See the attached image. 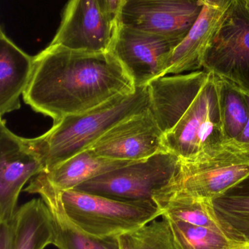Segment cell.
I'll list each match as a JSON object with an SVG mask.
<instances>
[{"label":"cell","instance_id":"ac0fdd59","mask_svg":"<svg viewBox=\"0 0 249 249\" xmlns=\"http://www.w3.org/2000/svg\"><path fill=\"white\" fill-rule=\"evenodd\" d=\"M211 203L226 235L249 246V175Z\"/></svg>","mask_w":249,"mask_h":249},{"label":"cell","instance_id":"e0dca14e","mask_svg":"<svg viewBox=\"0 0 249 249\" xmlns=\"http://www.w3.org/2000/svg\"><path fill=\"white\" fill-rule=\"evenodd\" d=\"M131 162H133L103 158L89 148L43 173L53 187L59 191H66L74 190L89 180Z\"/></svg>","mask_w":249,"mask_h":249},{"label":"cell","instance_id":"44dd1931","mask_svg":"<svg viewBox=\"0 0 249 249\" xmlns=\"http://www.w3.org/2000/svg\"><path fill=\"white\" fill-rule=\"evenodd\" d=\"M217 84L221 121L226 145L237 139L247 126L249 118L248 98L245 93L219 77Z\"/></svg>","mask_w":249,"mask_h":249},{"label":"cell","instance_id":"6da1fadb","mask_svg":"<svg viewBox=\"0 0 249 249\" xmlns=\"http://www.w3.org/2000/svg\"><path fill=\"white\" fill-rule=\"evenodd\" d=\"M134 89L111 51L81 52L49 45L35 55L23 97L33 110L56 123Z\"/></svg>","mask_w":249,"mask_h":249},{"label":"cell","instance_id":"9c48e42d","mask_svg":"<svg viewBox=\"0 0 249 249\" xmlns=\"http://www.w3.org/2000/svg\"><path fill=\"white\" fill-rule=\"evenodd\" d=\"M176 46L159 35L117 25L110 51L137 88L163 77L170 55Z\"/></svg>","mask_w":249,"mask_h":249},{"label":"cell","instance_id":"83f0119b","mask_svg":"<svg viewBox=\"0 0 249 249\" xmlns=\"http://www.w3.org/2000/svg\"><path fill=\"white\" fill-rule=\"evenodd\" d=\"M125 1H126V0H125ZM124 2H125V1H124Z\"/></svg>","mask_w":249,"mask_h":249},{"label":"cell","instance_id":"5bb4252c","mask_svg":"<svg viewBox=\"0 0 249 249\" xmlns=\"http://www.w3.org/2000/svg\"><path fill=\"white\" fill-rule=\"evenodd\" d=\"M38 194L51 211L56 232L54 246L58 249H119L118 238L91 236L76 226L66 215L59 190L53 187L43 172L37 175L24 190Z\"/></svg>","mask_w":249,"mask_h":249},{"label":"cell","instance_id":"d4e9b609","mask_svg":"<svg viewBox=\"0 0 249 249\" xmlns=\"http://www.w3.org/2000/svg\"><path fill=\"white\" fill-rule=\"evenodd\" d=\"M0 249H14V228L11 220L0 222Z\"/></svg>","mask_w":249,"mask_h":249},{"label":"cell","instance_id":"277c9868","mask_svg":"<svg viewBox=\"0 0 249 249\" xmlns=\"http://www.w3.org/2000/svg\"><path fill=\"white\" fill-rule=\"evenodd\" d=\"M59 193L67 217L95 238H117L162 215L154 201L118 200L77 190Z\"/></svg>","mask_w":249,"mask_h":249},{"label":"cell","instance_id":"3957f363","mask_svg":"<svg viewBox=\"0 0 249 249\" xmlns=\"http://www.w3.org/2000/svg\"><path fill=\"white\" fill-rule=\"evenodd\" d=\"M150 108L148 86L77 115H69L39 137L32 139L45 163V171L92 147L115 124Z\"/></svg>","mask_w":249,"mask_h":249},{"label":"cell","instance_id":"8992f818","mask_svg":"<svg viewBox=\"0 0 249 249\" xmlns=\"http://www.w3.org/2000/svg\"><path fill=\"white\" fill-rule=\"evenodd\" d=\"M202 69L249 97V7L235 0L205 53Z\"/></svg>","mask_w":249,"mask_h":249},{"label":"cell","instance_id":"484cf974","mask_svg":"<svg viewBox=\"0 0 249 249\" xmlns=\"http://www.w3.org/2000/svg\"><path fill=\"white\" fill-rule=\"evenodd\" d=\"M244 2L246 3L247 6L249 7V0H244Z\"/></svg>","mask_w":249,"mask_h":249},{"label":"cell","instance_id":"7a4b0ae2","mask_svg":"<svg viewBox=\"0 0 249 249\" xmlns=\"http://www.w3.org/2000/svg\"><path fill=\"white\" fill-rule=\"evenodd\" d=\"M148 89L167 151L181 161L199 162L225 149L216 76L204 70L166 75Z\"/></svg>","mask_w":249,"mask_h":249},{"label":"cell","instance_id":"4fadbf2b","mask_svg":"<svg viewBox=\"0 0 249 249\" xmlns=\"http://www.w3.org/2000/svg\"><path fill=\"white\" fill-rule=\"evenodd\" d=\"M235 1L203 0V9L188 35L171 53L164 76L202 70L205 53Z\"/></svg>","mask_w":249,"mask_h":249},{"label":"cell","instance_id":"2e32d148","mask_svg":"<svg viewBox=\"0 0 249 249\" xmlns=\"http://www.w3.org/2000/svg\"><path fill=\"white\" fill-rule=\"evenodd\" d=\"M11 221L14 249H45L54 246L56 232L52 214L41 197L22 205Z\"/></svg>","mask_w":249,"mask_h":249},{"label":"cell","instance_id":"7c38bea8","mask_svg":"<svg viewBox=\"0 0 249 249\" xmlns=\"http://www.w3.org/2000/svg\"><path fill=\"white\" fill-rule=\"evenodd\" d=\"M91 149L103 158L127 162L143 160L167 151L163 133L150 108L115 124Z\"/></svg>","mask_w":249,"mask_h":249},{"label":"cell","instance_id":"ffe728a7","mask_svg":"<svg viewBox=\"0 0 249 249\" xmlns=\"http://www.w3.org/2000/svg\"><path fill=\"white\" fill-rule=\"evenodd\" d=\"M169 224L177 249H244L249 246L234 241L223 232L162 216Z\"/></svg>","mask_w":249,"mask_h":249},{"label":"cell","instance_id":"603a6c76","mask_svg":"<svg viewBox=\"0 0 249 249\" xmlns=\"http://www.w3.org/2000/svg\"><path fill=\"white\" fill-rule=\"evenodd\" d=\"M248 102L249 105V97ZM225 147L232 152H236L241 155L249 158V118L247 126L239 136L232 142H229L225 145Z\"/></svg>","mask_w":249,"mask_h":249},{"label":"cell","instance_id":"cb8c5ba5","mask_svg":"<svg viewBox=\"0 0 249 249\" xmlns=\"http://www.w3.org/2000/svg\"><path fill=\"white\" fill-rule=\"evenodd\" d=\"M124 1L125 0H97L102 13L111 23L116 26Z\"/></svg>","mask_w":249,"mask_h":249},{"label":"cell","instance_id":"7402d4cb","mask_svg":"<svg viewBox=\"0 0 249 249\" xmlns=\"http://www.w3.org/2000/svg\"><path fill=\"white\" fill-rule=\"evenodd\" d=\"M117 238L119 249H177L169 224L163 218Z\"/></svg>","mask_w":249,"mask_h":249},{"label":"cell","instance_id":"9a60e30c","mask_svg":"<svg viewBox=\"0 0 249 249\" xmlns=\"http://www.w3.org/2000/svg\"><path fill=\"white\" fill-rule=\"evenodd\" d=\"M35 56L19 48L0 30V115L20 108L19 98L30 81Z\"/></svg>","mask_w":249,"mask_h":249},{"label":"cell","instance_id":"52a82bcc","mask_svg":"<svg viewBox=\"0 0 249 249\" xmlns=\"http://www.w3.org/2000/svg\"><path fill=\"white\" fill-rule=\"evenodd\" d=\"M203 6V0H126L117 25L159 35L178 46Z\"/></svg>","mask_w":249,"mask_h":249},{"label":"cell","instance_id":"d6986e66","mask_svg":"<svg viewBox=\"0 0 249 249\" xmlns=\"http://www.w3.org/2000/svg\"><path fill=\"white\" fill-rule=\"evenodd\" d=\"M153 200L162 211V216H171L192 225L206 227L226 235L215 215L211 201L172 193H159L155 196Z\"/></svg>","mask_w":249,"mask_h":249},{"label":"cell","instance_id":"ba28073f","mask_svg":"<svg viewBox=\"0 0 249 249\" xmlns=\"http://www.w3.org/2000/svg\"><path fill=\"white\" fill-rule=\"evenodd\" d=\"M248 175L249 158L225 147L207 160L181 161L176 178L162 193H179L211 201Z\"/></svg>","mask_w":249,"mask_h":249},{"label":"cell","instance_id":"30bf717a","mask_svg":"<svg viewBox=\"0 0 249 249\" xmlns=\"http://www.w3.org/2000/svg\"><path fill=\"white\" fill-rule=\"evenodd\" d=\"M45 171V163L32 139L10 131L0 124V222H10L16 211L23 186Z\"/></svg>","mask_w":249,"mask_h":249},{"label":"cell","instance_id":"5b68a950","mask_svg":"<svg viewBox=\"0 0 249 249\" xmlns=\"http://www.w3.org/2000/svg\"><path fill=\"white\" fill-rule=\"evenodd\" d=\"M181 160L168 151L127 164L98 176L74 190L130 201H154L155 196L171 185Z\"/></svg>","mask_w":249,"mask_h":249},{"label":"cell","instance_id":"4316f807","mask_svg":"<svg viewBox=\"0 0 249 249\" xmlns=\"http://www.w3.org/2000/svg\"><path fill=\"white\" fill-rule=\"evenodd\" d=\"M244 249H249V247H246V248Z\"/></svg>","mask_w":249,"mask_h":249},{"label":"cell","instance_id":"8fae6325","mask_svg":"<svg viewBox=\"0 0 249 249\" xmlns=\"http://www.w3.org/2000/svg\"><path fill=\"white\" fill-rule=\"evenodd\" d=\"M116 28L102 13L97 0H69L50 45L81 52H108Z\"/></svg>","mask_w":249,"mask_h":249}]
</instances>
